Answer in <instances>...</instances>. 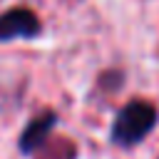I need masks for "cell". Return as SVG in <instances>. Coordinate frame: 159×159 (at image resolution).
<instances>
[{"label": "cell", "instance_id": "cell-1", "mask_svg": "<svg viewBox=\"0 0 159 159\" xmlns=\"http://www.w3.org/2000/svg\"><path fill=\"white\" fill-rule=\"evenodd\" d=\"M157 119H159V109L147 102V99H129L114 117L112 122V129H109V139L112 144L117 147H137L144 142V137L157 127Z\"/></svg>", "mask_w": 159, "mask_h": 159}, {"label": "cell", "instance_id": "cell-2", "mask_svg": "<svg viewBox=\"0 0 159 159\" xmlns=\"http://www.w3.org/2000/svg\"><path fill=\"white\" fill-rule=\"evenodd\" d=\"M42 32L40 17L27 7H12L0 15V42L10 40H32Z\"/></svg>", "mask_w": 159, "mask_h": 159}, {"label": "cell", "instance_id": "cell-3", "mask_svg": "<svg viewBox=\"0 0 159 159\" xmlns=\"http://www.w3.org/2000/svg\"><path fill=\"white\" fill-rule=\"evenodd\" d=\"M55 124H57V114H55V112H42V114H37V117H32V119L27 122V127L22 129L20 139H17V149H20L22 154L37 152V149L45 144V139L50 137V132L55 129Z\"/></svg>", "mask_w": 159, "mask_h": 159}]
</instances>
